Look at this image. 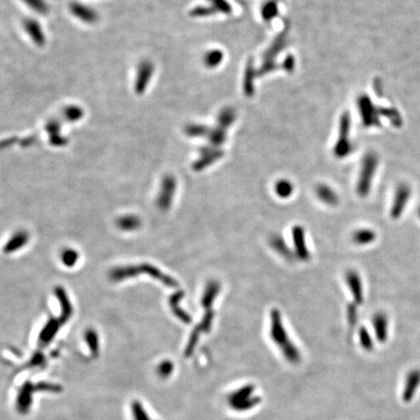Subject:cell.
<instances>
[{"label": "cell", "instance_id": "obj_1", "mask_svg": "<svg viewBox=\"0 0 420 420\" xmlns=\"http://www.w3.org/2000/svg\"><path fill=\"white\" fill-rule=\"evenodd\" d=\"M270 327L269 336L272 342H274L283 354L284 358L292 364H297L301 361V353L291 339L289 338L286 329L283 324L282 314L279 310L272 309L269 314Z\"/></svg>", "mask_w": 420, "mask_h": 420}, {"label": "cell", "instance_id": "obj_2", "mask_svg": "<svg viewBox=\"0 0 420 420\" xmlns=\"http://www.w3.org/2000/svg\"><path fill=\"white\" fill-rule=\"evenodd\" d=\"M147 274L155 279L161 281L165 285L169 287H177L178 282L170 275L165 274L162 272L158 267L150 264H143L140 265H128V266H120L113 268L110 273V279L115 282H120L124 279H127L130 277H134L138 274Z\"/></svg>", "mask_w": 420, "mask_h": 420}, {"label": "cell", "instance_id": "obj_3", "mask_svg": "<svg viewBox=\"0 0 420 420\" xmlns=\"http://www.w3.org/2000/svg\"><path fill=\"white\" fill-rule=\"evenodd\" d=\"M377 164H378L377 157L373 153L365 156L363 160L361 173L358 180L357 187H356V191H357L359 197L361 198L368 197L371 191L372 181H373V177L374 176V173L377 168Z\"/></svg>", "mask_w": 420, "mask_h": 420}, {"label": "cell", "instance_id": "obj_4", "mask_svg": "<svg viewBox=\"0 0 420 420\" xmlns=\"http://www.w3.org/2000/svg\"><path fill=\"white\" fill-rule=\"evenodd\" d=\"M176 190V180L172 175H166L163 178L161 190L157 199V205L162 211L171 208Z\"/></svg>", "mask_w": 420, "mask_h": 420}, {"label": "cell", "instance_id": "obj_5", "mask_svg": "<svg viewBox=\"0 0 420 420\" xmlns=\"http://www.w3.org/2000/svg\"><path fill=\"white\" fill-rule=\"evenodd\" d=\"M410 187L405 183H402L397 187L390 211L391 217L393 219H399L403 214L404 208L410 198Z\"/></svg>", "mask_w": 420, "mask_h": 420}, {"label": "cell", "instance_id": "obj_6", "mask_svg": "<svg viewBox=\"0 0 420 420\" xmlns=\"http://www.w3.org/2000/svg\"><path fill=\"white\" fill-rule=\"evenodd\" d=\"M292 238L295 246V256L299 260L309 261L311 259V253L306 242V233L302 226L297 225L292 229Z\"/></svg>", "mask_w": 420, "mask_h": 420}, {"label": "cell", "instance_id": "obj_7", "mask_svg": "<svg viewBox=\"0 0 420 420\" xmlns=\"http://www.w3.org/2000/svg\"><path fill=\"white\" fill-rule=\"evenodd\" d=\"M345 280L349 287V290L353 296V300L357 306H360L364 301L363 293V284L361 277L356 270L350 269L345 274Z\"/></svg>", "mask_w": 420, "mask_h": 420}, {"label": "cell", "instance_id": "obj_8", "mask_svg": "<svg viewBox=\"0 0 420 420\" xmlns=\"http://www.w3.org/2000/svg\"><path fill=\"white\" fill-rule=\"evenodd\" d=\"M349 130V118L347 115L343 116L342 120V132L339 142L335 147V154L339 158H343L351 152V144L347 140Z\"/></svg>", "mask_w": 420, "mask_h": 420}, {"label": "cell", "instance_id": "obj_9", "mask_svg": "<svg viewBox=\"0 0 420 420\" xmlns=\"http://www.w3.org/2000/svg\"><path fill=\"white\" fill-rule=\"evenodd\" d=\"M220 291H221V284L216 280H211L206 284L203 294H202V300H201V305L205 311L212 310L214 301L220 294Z\"/></svg>", "mask_w": 420, "mask_h": 420}, {"label": "cell", "instance_id": "obj_10", "mask_svg": "<svg viewBox=\"0 0 420 420\" xmlns=\"http://www.w3.org/2000/svg\"><path fill=\"white\" fill-rule=\"evenodd\" d=\"M420 385V370L410 371L406 378L403 391V401L405 403L410 402L413 399V396Z\"/></svg>", "mask_w": 420, "mask_h": 420}, {"label": "cell", "instance_id": "obj_11", "mask_svg": "<svg viewBox=\"0 0 420 420\" xmlns=\"http://www.w3.org/2000/svg\"><path fill=\"white\" fill-rule=\"evenodd\" d=\"M183 297H184V292L181 291V290L172 294L170 298V307H171V310L173 312V314L180 321H182L186 324H190L192 322L191 316L180 307V302L183 299Z\"/></svg>", "mask_w": 420, "mask_h": 420}, {"label": "cell", "instance_id": "obj_12", "mask_svg": "<svg viewBox=\"0 0 420 420\" xmlns=\"http://www.w3.org/2000/svg\"><path fill=\"white\" fill-rule=\"evenodd\" d=\"M373 326L375 332V337L378 342H384L388 337V319L387 316L382 313H376L373 318Z\"/></svg>", "mask_w": 420, "mask_h": 420}, {"label": "cell", "instance_id": "obj_13", "mask_svg": "<svg viewBox=\"0 0 420 420\" xmlns=\"http://www.w3.org/2000/svg\"><path fill=\"white\" fill-rule=\"evenodd\" d=\"M224 153L220 150H211V149H203L202 151V158L199 159L193 166V169L196 171H202L212 165L214 162L221 159Z\"/></svg>", "mask_w": 420, "mask_h": 420}, {"label": "cell", "instance_id": "obj_14", "mask_svg": "<svg viewBox=\"0 0 420 420\" xmlns=\"http://www.w3.org/2000/svg\"><path fill=\"white\" fill-rule=\"evenodd\" d=\"M316 197L329 206H337L340 202V198L337 193L326 184H318L315 188Z\"/></svg>", "mask_w": 420, "mask_h": 420}, {"label": "cell", "instance_id": "obj_15", "mask_svg": "<svg viewBox=\"0 0 420 420\" xmlns=\"http://www.w3.org/2000/svg\"><path fill=\"white\" fill-rule=\"evenodd\" d=\"M269 245L276 253H278L280 256H282L287 261H292L295 259V254L293 253V251L289 249V246L286 244L284 238L281 235H278V234L272 235L269 238Z\"/></svg>", "mask_w": 420, "mask_h": 420}, {"label": "cell", "instance_id": "obj_16", "mask_svg": "<svg viewBox=\"0 0 420 420\" xmlns=\"http://www.w3.org/2000/svg\"><path fill=\"white\" fill-rule=\"evenodd\" d=\"M29 239H30V235L28 232L18 231L11 236V238L8 240V242L4 246V252L10 254L23 248L24 246L27 245V243L29 242Z\"/></svg>", "mask_w": 420, "mask_h": 420}, {"label": "cell", "instance_id": "obj_17", "mask_svg": "<svg viewBox=\"0 0 420 420\" xmlns=\"http://www.w3.org/2000/svg\"><path fill=\"white\" fill-rule=\"evenodd\" d=\"M56 295L58 297L60 303H61V308H62V315L60 317V322L63 324L65 323L71 316L72 314V308H71V304L68 300V297L66 295L65 291L62 289V287H57L56 288Z\"/></svg>", "mask_w": 420, "mask_h": 420}, {"label": "cell", "instance_id": "obj_18", "mask_svg": "<svg viewBox=\"0 0 420 420\" xmlns=\"http://www.w3.org/2000/svg\"><path fill=\"white\" fill-rule=\"evenodd\" d=\"M141 226V220L136 215L127 214L121 216L117 220V227L124 231V232H131L139 229Z\"/></svg>", "mask_w": 420, "mask_h": 420}, {"label": "cell", "instance_id": "obj_19", "mask_svg": "<svg viewBox=\"0 0 420 420\" xmlns=\"http://www.w3.org/2000/svg\"><path fill=\"white\" fill-rule=\"evenodd\" d=\"M376 238V233L371 229H360L352 235V240L358 245H368Z\"/></svg>", "mask_w": 420, "mask_h": 420}, {"label": "cell", "instance_id": "obj_20", "mask_svg": "<svg viewBox=\"0 0 420 420\" xmlns=\"http://www.w3.org/2000/svg\"><path fill=\"white\" fill-rule=\"evenodd\" d=\"M360 108L362 111V116H363V120L365 124L370 125L373 123L374 124L377 122L375 111H374V108L373 109V105L368 97H364L363 99L360 100Z\"/></svg>", "mask_w": 420, "mask_h": 420}, {"label": "cell", "instance_id": "obj_21", "mask_svg": "<svg viewBox=\"0 0 420 420\" xmlns=\"http://www.w3.org/2000/svg\"><path fill=\"white\" fill-rule=\"evenodd\" d=\"M254 390H255V387L251 384L237 389L236 391H234L229 396V404L231 405V404H236L238 402H241L243 400L248 399V398L253 396Z\"/></svg>", "mask_w": 420, "mask_h": 420}, {"label": "cell", "instance_id": "obj_22", "mask_svg": "<svg viewBox=\"0 0 420 420\" xmlns=\"http://www.w3.org/2000/svg\"><path fill=\"white\" fill-rule=\"evenodd\" d=\"M59 328H60L59 321L55 319H51L41 332L40 339H39L40 343L43 345H46L47 343H49V342L54 338V336H56Z\"/></svg>", "mask_w": 420, "mask_h": 420}, {"label": "cell", "instance_id": "obj_23", "mask_svg": "<svg viewBox=\"0 0 420 420\" xmlns=\"http://www.w3.org/2000/svg\"><path fill=\"white\" fill-rule=\"evenodd\" d=\"M274 191L280 199H288L294 192V186L291 181L287 179H280L275 183Z\"/></svg>", "mask_w": 420, "mask_h": 420}, {"label": "cell", "instance_id": "obj_24", "mask_svg": "<svg viewBox=\"0 0 420 420\" xmlns=\"http://www.w3.org/2000/svg\"><path fill=\"white\" fill-rule=\"evenodd\" d=\"M261 402V398L260 397H256V396H252L246 400H243L241 402H238L236 404H231V407L236 410V411H246L249 409H252L253 407H255L256 405L260 404Z\"/></svg>", "mask_w": 420, "mask_h": 420}, {"label": "cell", "instance_id": "obj_25", "mask_svg": "<svg viewBox=\"0 0 420 420\" xmlns=\"http://www.w3.org/2000/svg\"><path fill=\"white\" fill-rule=\"evenodd\" d=\"M62 264L67 267L74 266L79 260V253L74 249H65L61 255Z\"/></svg>", "mask_w": 420, "mask_h": 420}, {"label": "cell", "instance_id": "obj_26", "mask_svg": "<svg viewBox=\"0 0 420 420\" xmlns=\"http://www.w3.org/2000/svg\"><path fill=\"white\" fill-rule=\"evenodd\" d=\"M359 340H360V343L361 346L366 350V351H372L374 347L373 345V340L372 337L368 331L367 328L365 327H361L359 329Z\"/></svg>", "mask_w": 420, "mask_h": 420}, {"label": "cell", "instance_id": "obj_27", "mask_svg": "<svg viewBox=\"0 0 420 420\" xmlns=\"http://www.w3.org/2000/svg\"><path fill=\"white\" fill-rule=\"evenodd\" d=\"M223 60V53L219 50H213L206 54L204 62L208 67H216Z\"/></svg>", "mask_w": 420, "mask_h": 420}, {"label": "cell", "instance_id": "obj_28", "mask_svg": "<svg viewBox=\"0 0 420 420\" xmlns=\"http://www.w3.org/2000/svg\"><path fill=\"white\" fill-rule=\"evenodd\" d=\"M347 321L350 328H354L358 320L357 305L350 304L347 306Z\"/></svg>", "mask_w": 420, "mask_h": 420}, {"label": "cell", "instance_id": "obj_29", "mask_svg": "<svg viewBox=\"0 0 420 420\" xmlns=\"http://www.w3.org/2000/svg\"><path fill=\"white\" fill-rule=\"evenodd\" d=\"M85 339L87 340L88 344H89V346H90V348H91V350L93 351V353L97 352V350H98V343L97 342H98V341H97V336H96L95 331H93L92 329L88 330L85 334Z\"/></svg>", "mask_w": 420, "mask_h": 420}, {"label": "cell", "instance_id": "obj_30", "mask_svg": "<svg viewBox=\"0 0 420 420\" xmlns=\"http://www.w3.org/2000/svg\"><path fill=\"white\" fill-rule=\"evenodd\" d=\"M277 13V7L273 2H268L266 3L262 10V14L265 20H271L272 18H274Z\"/></svg>", "mask_w": 420, "mask_h": 420}, {"label": "cell", "instance_id": "obj_31", "mask_svg": "<svg viewBox=\"0 0 420 420\" xmlns=\"http://www.w3.org/2000/svg\"><path fill=\"white\" fill-rule=\"evenodd\" d=\"M173 371V364L171 361L167 360V361H163L158 368V372L159 374L163 377H168L169 375H171V373Z\"/></svg>", "mask_w": 420, "mask_h": 420}, {"label": "cell", "instance_id": "obj_32", "mask_svg": "<svg viewBox=\"0 0 420 420\" xmlns=\"http://www.w3.org/2000/svg\"><path fill=\"white\" fill-rule=\"evenodd\" d=\"M418 216H419V218H420V207H419V209H418Z\"/></svg>", "mask_w": 420, "mask_h": 420}]
</instances>
